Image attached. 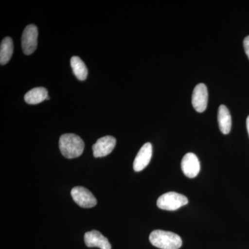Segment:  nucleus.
Returning a JSON list of instances; mask_svg holds the SVG:
<instances>
[{
    "label": "nucleus",
    "instance_id": "nucleus-12",
    "mask_svg": "<svg viewBox=\"0 0 249 249\" xmlns=\"http://www.w3.org/2000/svg\"><path fill=\"white\" fill-rule=\"evenodd\" d=\"M48 96V91L45 88H36L26 93L24 101L28 104H39L47 100Z\"/></svg>",
    "mask_w": 249,
    "mask_h": 249
},
{
    "label": "nucleus",
    "instance_id": "nucleus-16",
    "mask_svg": "<svg viewBox=\"0 0 249 249\" xmlns=\"http://www.w3.org/2000/svg\"><path fill=\"white\" fill-rule=\"evenodd\" d=\"M247 131H248V133L249 135V116H248V117H247Z\"/></svg>",
    "mask_w": 249,
    "mask_h": 249
},
{
    "label": "nucleus",
    "instance_id": "nucleus-15",
    "mask_svg": "<svg viewBox=\"0 0 249 249\" xmlns=\"http://www.w3.org/2000/svg\"><path fill=\"white\" fill-rule=\"evenodd\" d=\"M244 48H245L246 54L249 58V36L246 37L244 40Z\"/></svg>",
    "mask_w": 249,
    "mask_h": 249
},
{
    "label": "nucleus",
    "instance_id": "nucleus-7",
    "mask_svg": "<svg viewBox=\"0 0 249 249\" xmlns=\"http://www.w3.org/2000/svg\"><path fill=\"white\" fill-rule=\"evenodd\" d=\"M116 144V139L111 136H106L98 139L92 146L93 157L98 158L109 155L115 147Z\"/></svg>",
    "mask_w": 249,
    "mask_h": 249
},
{
    "label": "nucleus",
    "instance_id": "nucleus-13",
    "mask_svg": "<svg viewBox=\"0 0 249 249\" xmlns=\"http://www.w3.org/2000/svg\"><path fill=\"white\" fill-rule=\"evenodd\" d=\"M14 53V42L12 39L9 37H5L1 41L0 47V64L1 65H6L11 60Z\"/></svg>",
    "mask_w": 249,
    "mask_h": 249
},
{
    "label": "nucleus",
    "instance_id": "nucleus-17",
    "mask_svg": "<svg viewBox=\"0 0 249 249\" xmlns=\"http://www.w3.org/2000/svg\"><path fill=\"white\" fill-rule=\"evenodd\" d=\"M47 100H50V97H49V96H48V97L47 98Z\"/></svg>",
    "mask_w": 249,
    "mask_h": 249
},
{
    "label": "nucleus",
    "instance_id": "nucleus-11",
    "mask_svg": "<svg viewBox=\"0 0 249 249\" xmlns=\"http://www.w3.org/2000/svg\"><path fill=\"white\" fill-rule=\"evenodd\" d=\"M217 119L219 129L222 133L229 134L231 129V116L228 108L224 105L219 106L218 109Z\"/></svg>",
    "mask_w": 249,
    "mask_h": 249
},
{
    "label": "nucleus",
    "instance_id": "nucleus-6",
    "mask_svg": "<svg viewBox=\"0 0 249 249\" xmlns=\"http://www.w3.org/2000/svg\"><path fill=\"white\" fill-rule=\"evenodd\" d=\"M209 93L206 85L200 83L196 85L193 90L192 103L197 112L202 113L207 107Z\"/></svg>",
    "mask_w": 249,
    "mask_h": 249
},
{
    "label": "nucleus",
    "instance_id": "nucleus-10",
    "mask_svg": "<svg viewBox=\"0 0 249 249\" xmlns=\"http://www.w3.org/2000/svg\"><path fill=\"white\" fill-rule=\"evenodd\" d=\"M85 243L89 248L98 247L101 249H111V246L109 240L99 231L96 230L87 232L85 234Z\"/></svg>",
    "mask_w": 249,
    "mask_h": 249
},
{
    "label": "nucleus",
    "instance_id": "nucleus-3",
    "mask_svg": "<svg viewBox=\"0 0 249 249\" xmlns=\"http://www.w3.org/2000/svg\"><path fill=\"white\" fill-rule=\"evenodd\" d=\"M188 199L186 196L175 192H168L160 196L157 200V206L165 211H176L188 204Z\"/></svg>",
    "mask_w": 249,
    "mask_h": 249
},
{
    "label": "nucleus",
    "instance_id": "nucleus-4",
    "mask_svg": "<svg viewBox=\"0 0 249 249\" xmlns=\"http://www.w3.org/2000/svg\"><path fill=\"white\" fill-rule=\"evenodd\" d=\"M38 31L34 24H29L24 29L22 36V47L25 55H31L37 49Z\"/></svg>",
    "mask_w": 249,
    "mask_h": 249
},
{
    "label": "nucleus",
    "instance_id": "nucleus-2",
    "mask_svg": "<svg viewBox=\"0 0 249 249\" xmlns=\"http://www.w3.org/2000/svg\"><path fill=\"white\" fill-rule=\"evenodd\" d=\"M150 243L160 249H178L182 246L181 237L174 232L155 230L149 237Z\"/></svg>",
    "mask_w": 249,
    "mask_h": 249
},
{
    "label": "nucleus",
    "instance_id": "nucleus-8",
    "mask_svg": "<svg viewBox=\"0 0 249 249\" xmlns=\"http://www.w3.org/2000/svg\"><path fill=\"white\" fill-rule=\"evenodd\" d=\"M181 169L187 178H196L200 171V163L197 157L192 152L187 153L181 160Z\"/></svg>",
    "mask_w": 249,
    "mask_h": 249
},
{
    "label": "nucleus",
    "instance_id": "nucleus-9",
    "mask_svg": "<svg viewBox=\"0 0 249 249\" xmlns=\"http://www.w3.org/2000/svg\"><path fill=\"white\" fill-rule=\"evenodd\" d=\"M152 156V145L150 142H146L142 147L138 154L136 156L133 163L134 171H142L144 168H146Z\"/></svg>",
    "mask_w": 249,
    "mask_h": 249
},
{
    "label": "nucleus",
    "instance_id": "nucleus-14",
    "mask_svg": "<svg viewBox=\"0 0 249 249\" xmlns=\"http://www.w3.org/2000/svg\"><path fill=\"white\" fill-rule=\"evenodd\" d=\"M71 66L73 73L79 80H85L88 77V70L84 62L78 56H73L71 58Z\"/></svg>",
    "mask_w": 249,
    "mask_h": 249
},
{
    "label": "nucleus",
    "instance_id": "nucleus-5",
    "mask_svg": "<svg viewBox=\"0 0 249 249\" xmlns=\"http://www.w3.org/2000/svg\"><path fill=\"white\" fill-rule=\"evenodd\" d=\"M71 195L73 201L80 207L89 209L97 204L96 197L89 190L84 187H74L71 190Z\"/></svg>",
    "mask_w": 249,
    "mask_h": 249
},
{
    "label": "nucleus",
    "instance_id": "nucleus-1",
    "mask_svg": "<svg viewBox=\"0 0 249 249\" xmlns=\"http://www.w3.org/2000/svg\"><path fill=\"white\" fill-rule=\"evenodd\" d=\"M60 152L67 159L80 157L84 151L85 143L79 136L74 134H65L59 140Z\"/></svg>",
    "mask_w": 249,
    "mask_h": 249
}]
</instances>
